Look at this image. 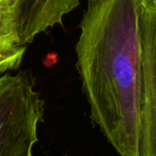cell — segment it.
Wrapping results in <instances>:
<instances>
[{"instance_id":"5","label":"cell","mask_w":156,"mask_h":156,"mask_svg":"<svg viewBox=\"0 0 156 156\" xmlns=\"http://www.w3.org/2000/svg\"><path fill=\"white\" fill-rule=\"evenodd\" d=\"M22 0H0V44L22 45L20 15Z\"/></svg>"},{"instance_id":"4","label":"cell","mask_w":156,"mask_h":156,"mask_svg":"<svg viewBox=\"0 0 156 156\" xmlns=\"http://www.w3.org/2000/svg\"><path fill=\"white\" fill-rule=\"evenodd\" d=\"M80 5V0H22L20 41L27 46L37 35L63 25V18Z\"/></svg>"},{"instance_id":"1","label":"cell","mask_w":156,"mask_h":156,"mask_svg":"<svg viewBox=\"0 0 156 156\" xmlns=\"http://www.w3.org/2000/svg\"><path fill=\"white\" fill-rule=\"evenodd\" d=\"M147 0H88L76 43L90 115L120 156H144Z\"/></svg>"},{"instance_id":"3","label":"cell","mask_w":156,"mask_h":156,"mask_svg":"<svg viewBox=\"0 0 156 156\" xmlns=\"http://www.w3.org/2000/svg\"><path fill=\"white\" fill-rule=\"evenodd\" d=\"M145 69L144 156H156V0H147L143 17Z\"/></svg>"},{"instance_id":"2","label":"cell","mask_w":156,"mask_h":156,"mask_svg":"<svg viewBox=\"0 0 156 156\" xmlns=\"http://www.w3.org/2000/svg\"><path fill=\"white\" fill-rule=\"evenodd\" d=\"M27 71L0 76V156H32L44 101Z\"/></svg>"},{"instance_id":"6","label":"cell","mask_w":156,"mask_h":156,"mask_svg":"<svg viewBox=\"0 0 156 156\" xmlns=\"http://www.w3.org/2000/svg\"><path fill=\"white\" fill-rule=\"evenodd\" d=\"M27 46L0 44V76L18 69Z\"/></svg>"}]
</instances>
